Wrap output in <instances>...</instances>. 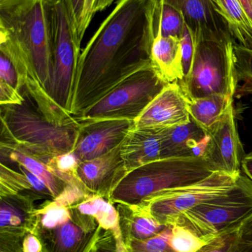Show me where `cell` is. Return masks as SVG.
<instances>
[{
	"mask_svg": "<svg viewBox=\"0 0 252 252\" xmlns=\"http://www.w3.org/2000/svg\"><path fill=\"white\" fill-rule=\"evenodd\" d=\"M153 3L118 0L81 52L70 113L78 118L120 83L151 64Z\"/></svg>",
	"mask_w": 252,
	"mask_h": 252,
	"instance_id": "1",
	"label": "cell"
},
{
	"mask_svg": "<svg viewBox=\"0 0 252 252\" xmlns=\"http://www.w3.org/2000/svg\"><path fill=\"white\" fill-rule=\"evenodd\" d=\"M54 3L55 0L0 1V52L29 62L49 94L53 73Z\"/></svg>",
	"mask_w": 252,
	"mask_h": 252,
	"instance_id": "2",
	"label": "cell"
},
{
	"mask_svg": "<svg viewBox=\"0 0 252 252\" xmlns=\"http://www.w3.org/2000/svg\"><path fill=\"white\" fill-rule=\"evenodd\" d=\"M22 104L1 106V143L47 164L53 157L73 151L81 123L59 126L38 111L25 90Z\"/></svg>",
	"mask_w": 252,
	"mask_h": 252,
	"instance_id": "3",
	"label": "cell"
},
{
	"mask_svg": "<svg viewBox=\"0 0 252 252\" xmlns=\"http://www.w3.org/2000/svg\"><path fill=\"white\" fill-rule=\"evenodd\" d=\"M214 172L204 157L160 158L126 173L111 191L108 201L139 204L164 191L200 182Z\"/></svg>",
	"mask_w": 252,
	"mask_h": 252,
	"instance_id": "4",
	"label": "cell"
},
{
	"mask_svg": "<svg viewBox=\"0 0 252 252\" xmlns=\"http://www.w3.org/2000/svg\"><path fill=\"white\" fill-rule=\"evenodd\" d=\"M83 198L60 195L36 210L34 232L43 252H92L102 233L93 216L81 213L75 203Z\"/></svg>",
	"mask_w": 252,
	"mask_h": 252,
	"instance_id": "5",
	"label": "cell"
},
{
	"mask_svg": "<svg viewBox=\"0 0 252 252\" xmlns=\"http://www.w3.org/2000/svg\"><path fill=\"white\" fill-rule=\"evenodd\" d=\"M232 38L195 40V51L189 75L179 82L189 99L213 94L234 97L238 90Z\"/></svg>",
	"mask_w": 252,
	"mask_h": 252,
	"instance_id": "6",
	"label": "cell"
},
{
	"mask_svg": "<svg viewBox=\"0 0 252 252\" xmlns=\"http://www.w3.org/2000/svg\"><path fill=\"white\" fill-rule=\"evenodd\" d=\"M252 217V182L241 175L226 193L183 212L173 224L184 226L207 242Z\"/></svg>",
	"mask_w": 252,
	"mask_h": 252,
	"instance_id": "7",
	"label": "cell"
},
{
	"mask_svg": "<svg viewBox=\"0 0 252 252\" xmlns=\"http://www.w3.org/2000/svg\"><path fill=\"white\" fill-rule=\"evenodd\" d=\"M167 84L151 63L126 78L75 118L79 121L102 119L135 121Z\"/></svg>",
	"mask_w": 252,
	"mask_h": 252,
	"instance_id": "8",
	"label": "cell"
},
{
	"mask_svg": "<svg viewBox=\"0 0 252 252\" xmlns=\"http://www.w3.org/2000/svg\"><path fill=\"white\" fill-rule=\"evenodd\" d=\"M81 41L62 0H55L53 9V73L50 94L70 112Z\"/></svg>",
	"mask_w": 252,
	"mask_h": 252,
	"instance_id": "9",
	"label": "cell"
},
{
	"mask_svg": "<svg viewBox=\"0 0 252 252\" xmlns=\"http://www.w3.org/2000/svg\"><path fill=\"white\" fill-rule=\"evenodd\" d=\"M240 176L216 171L200 182L164 191L139 204L144 206L161 224L173 225L183 212L230 190Z\"/></svg>",
	"mask_w": 252,
	"mask_h": 252,
	"instance_id": "10",
	"label": "cell"
},
{
	"mask_svg": "<svg viewBox=\"0 0 252 252\" xmlns=\"http://www.w3.org/2000/svg\"><path fill=\"white\" fill-rule=\"evenodd\" d=\"M234 109L233 103L207 134L209 142L204 158L216 171L240 176L244 150L237 129Z\"/></svg>",
	"mask_w": 252,
	"mask_h": 252,
	"instance_id": "11",
	"label": "cell"
},
{
	"mask_svg": "<svg viewBox=\"0 0 252 252\" xmlns=\"http://www.w3.org/2000/svg\"><path fill=\"white\" fill-rule=\"evenodd\" d=\"M189 98L179 82L168 84L134 121V127L161 130L190 121Z\"/></svg>",
	"mask_w": 252,
	"mask_h": 252,
	"instance_id": "12",
	"label": "cell"
},
{
	"mask_svg": "<svg viewBox=\"0 0 252 252\" xmlns=\"http://www.w3.org/2000/svg\"><path fill=\"white\" fill-rule=\"evenodd\" d=\"M79 122L81 126L73 151L81 161L100 157L119 146L134 126V121L127 119Z\"/></svg>",
	"mask_w": 252,
	"mask_h": 252,
	"instance_id": "13",
	"label": "cell"
},
{
	"mask_svg": "<svg viewBox=\"0 0 252 252\" xmlns=\"http://www.w3.org/2000/svg\"><path fill=\"white\" fill-rule=\"evenodd\" d=\"M166 2L182 13L194 39H226L233 37L213 0H167Z\"/></svg>",
	"mask_w": 252,
	"mask_h": 252,
	"instance_id": "14",
	"label": "cell"
},
{
	"mask_svg": "<svg viewBox=\"0 0 252 252\" xmlns=\"http://www.w3.org/2000/svg\"><path fill=\"white\" fill-rule=\"evenodd\" d=\"M78 173L90 194L108 200L114 187L124 176L121 145L100 157L81 161Z\"/></svg>",
	"mask_w": 252,
	"mask_h": 252,
	"instance_id": "15",
	"label": "cell"
},
{
	"mask_svg": "<svg viewBox=\"0 0 252 252\" xmlns=\"http://www.w3.org/2000/svg\"><path fill=\"white\" fill-rule=\"evenodd\" d=\"M159 133L161 158L204 157L209 136L192 120L183 125L163 129Z\"/></svg>",
	"mask_w": 252,
	"mask_h": 252,
	"instance_id": "16",
	"label": "cell"
},
{
	"mask_svg": "<svg viewBox=\"0 0 252 252\" xmlns=\"http://www.w3.org/2000/svg\"><path fill=\"white\" fill-rule=\"evenodd\" d=\"M160 130L133 126L121 144L124 175L143 164L161 158Z\"/></svg>",
	"mask_w": 252,
	"mask_h": 252,
	"instance_id": "17",
	"label": "cell"
},
{
	"mask_svg": "<svg viewBox=\"0 0 252 252\" xmlns=\"http://www.w3.org/2000/svg\"><path fill=\"white\" fill-rule=\"evenodd\" d=\"M151 63L167 84L184 78L180 38L157 35L150 49Z\"/></svg>",
	"mask_w": 252,
	"mask_h": 252,
	"instance_id": "18",
	"label": "cell"
},
{
	"mask_svg": "<svg viewBox=\"0 0 252 252\" xmlns=\"http://www.w3.org/2000/svg\"><path fill=\"white\" fill-rule=\"evenodd\" d=\"M125 244L155 237L167 226L161 224L142 204H115Z\"/></svg>",
	"mask_w": 252,
	"mask_h": 252,
	"instance_id": "19",
	"label": "cell"
},
{
	"mask_svg": "<svg viewBox=\"0 0 252 252\" xmlns=\"http://www.w3.org/2000/svg\"><path fill=\"white\" fill-rule=\"evenodd\" d=\"M34 202L22 195L0 197V233L25 236L34 232L36 219Z\"/></svg>",
	"mask_w": 252,
	"mask_h": 252,
	"instance_id": "20",
	"label": "cell"
},
{
	"mask_svg": "<svg viewBox=\"0 0 252 252\" xmlns=\"http://www.w3.org/2000/svg\"><path fill=\"white\" fill-rule=\"evenodd\" d=\"M233 103V97L222 94L189 99L191 120L208 134Z\"/></svg>",
	"mask_w": 252,
	"mask_h": 252,
	"instance_id": "21",
	"label": "cell"
},
{
	"mask_svg": "<svg viewBox=\"0 0 252 252\" xmlns=\"http://www.w3.org/2000/svg\"><path fill=\"white\" fill-rule=\"evenodd\" d=\"M217 13L227 24L237 42L252 50V25L238 0H213Z\"/></svg>",
	"mask_w": 252,
	"mask_h": 252,
	"instance_id": "22",
	"label": "cell"
},
{
	"mask_svg": "<svg viewBox=\"0 0 252 252\" xmlns=\"http://www.w3.org/2000/svg\"><path fill=\"white\" fill-rule=\"evenodd\" d=\"M0 149L1 158H7L18 166H22L44 182L51 192L53 199L59 196L68 185L52 174L44 163L35 158L4 144L0 143Z\"/></svg>",
	"mask_w": 252,
	"mask_h": 252,
	"instance_id": "23",
	"label": "cell"
},
{
	"mask_svg": "<svg viewBox=\"0 0 252 252\" xmlns=\"http://www.w3.org/2000/svg\"><path fill=\"white\" fill-rule=\"evenodd\" d=\"M75 206L81 213L95 218L102 229L112 231L117 236L122 237L116 207L105 197L99 195H87L75 203Z\"/></svg>",
	"mask_w": 252,
	"mask_h": 252,
	"instance_id": "24",
	"label": "cell"
},
{
	"mask_svg": "<svg viewBox=\"0 0 252 252\" xmlns=\"http://www.w3.org/2000/svg\"><path fill=\"white\" fill-rule=\"evenodd\" d=\"M152 24L155 37L161 35L164 37L180 38L185 26L182 13L166 1L153 3Z\"/></svg>",
	"mask_w": 252,
	"mask_h": 252,
	"instance_id": "25",
	"label": "cell"
},
{
	"mask_svg": "<svg viewBox=\"0 0 252 252\" xmlns=\"http://www.w3.org/2000/svg\"><path fill=\"white\" fill-rule=\"evenodd\" d=\"M81 161L74 151L53 157L47 164L49 171L68 185H73L88 195H93L86 189L78 176V170Z\"/></svg>",
	"mask_w": 252,
	"mask_h": 252,
	"instance_id": "26",
	"label": "cell"
},
{
	"mask_svg": "<svg viewBox=\"0 0 252 252\" xmlns=\"http://www.w3.org/2000/svg\"><path fill=\"white\" fill-rule=\"evenodd\" d=\"M22 195L34 201L38 198L34 193L26 176L10 168L4 163L1 162L0 167V197Z\"/></svg>",
	"mask_w": 252,
	"mask_h": 252,
	"instance_id": "27",
	"label": "cell"
},
{
	"mask_svg": "<svg viewBox=\"0 0 252 252\" xmlns=\"http://www.w3.org/2000/svg\"><path fill=\"white\" fill-rule=\"evenodd\" d=\"M172 232L173 225H169L155 237L127 243V250L128 252H177L172 244Z\"/></svg>",
	"mask_w": 252,
	"mask_h": 252,
	"instance_id": "28",
	"label": "cell"
},
{
	"mask_svg": "<svg viewBox=\"0 0 252 252\" xmlns=\"http://www.w3.org/2000/svg\"><path fill=\"white\" fill-rule=\"evenodd\" d=\"M171 241L177 252H197L209 243L179 224L173 225Z\"/></svg>",
	"mask_w": 252,
	"mask_h": 252,
	"instance_id": "29",
	"label": "cell"
},
{
	"mask_svg": "<svg viewBox=\"0 0 252 252\" xmlns=\"http://www.w3.org/2000/svg\"><path fill=\"white\" fill-rule=\"evenodd\" d=\"M242 225L223 232L215 239L210 241L208 244L204 245L197 252H235L237 241L239 236L240 229Z\"/></svg>",
	"mask_w": 252,
	"mask_h": 252,
	"instance_id": "30",
	"label": "cell"
},
{
	"mask_svg": "<svg viewBox=\"0 0 252 252\" xmlns=\"http://www.w3.org/2000/svg\"><path fill=\"white\" fill-rule=\"evenodd\" d=\"M235 67L238 81L252 82V50L234 42Z\"/></svg>",
	"mask_w": 252,
	"mask_h": 252,
	"instance_id": "31",
	"label": "cell"
},
{
	"mask_svg": "<svg viewBox=\"0 0 252 252\" xmlns=\"http://www.w3.org/2000/svg\"><path fill=\"white\" fill-rule=\"evenodd\" d=\"M92 252H128L122 237L111 230H102Z\"/></svg>",
	"mask_w": 252,
	"mask_h": 252,
	"instance_id": "32",
	"label": "cell"
},
{
	"mask_svg": "<svg viewBox=\"0 0 252 252\" xmlns=\"http://www.w3.org/2000/svg\"><path fill=\"white\" fill-rule=\"evenodd\" d=\"M181 42L182 59H183V72L184 78L189 75L193 62L195 51V42L192 32L186 24L183 28V33L180 37Z\"/></svg>",
	"mask_w": 252,
	"mask_h": 252,
	"instance_id": "33",
	"label": "cell"
},
{
	"mask_svg": "<svg viewBox=\"0 0 252 252\" xmlns=\"http://www.w3.org/2000/svg\"><path fill=\"white\" fill-rule=\"evenodd\" d=\"M25 100L23 94L17 89L0 80V104H22Z\"/></svg>",
	"mask_w": 252,
	"mask_h": 252,
	"instance_id": "34",
	"label": "cell"
},
{
	"mask_svg": "<svg viewBox=\"0 0 252 252\" xmlns=\"http://www.w3.org/2000/svg\"><path fill=\"white\" fill-rule=\"evenodd\" d=\"M234 252H252V217L241 226Z\"/></svg>",
	"mask_w": 252,
	"mask_h": 252,
	"instance_id": "35",
	"label": "cell"
},
{
	"mask_svg": "<svg viewBox=\"0 0 252 252\" xmlns=\"http://www.w3.org/2000/svg\"><path fill=\"white\" fill-rule=\"evenodd\" d=\"M0 80L18 90V78L16 69L11 62L1 53H0Z\"/></svg>",
	"mask_w": 252,
	"mask_h": 252,
	"instance_id": "36",
	"label": "cell"
},
{
	"mask_svg": "<svg viewBox=\"0 0 252 252\" xmlns=\"http://www.w3.org/2000/svg\"><path fill=\"white\" fill-rule=\"evenodd\" d=\"M62 1L65 3L68 14L75 26L77 35L79 39L78 32H79L80 26H81V18H82L85 0H62Z\"/></svg>",
	"mask_w": 252,
	"mask_h": 252,
	"instance_id": "37",
	"label": "cell"
},
{
	"mask_svg": "<svg viewBox=\"0 0 252 252\" xmlns=\"http://www.w3.org/2000/svg\"><path fill=\"white\" fill-rule=\"evenodd\" d=\"M24 237L15 234L0 233V252H24Z\"/></svg>",
	"mask_w": 252,
	"mask_h": 252,
	"instance_id": "38",
	"label": "cell"
},
{
	"mask_svg": "<svg viewBox=\"0 0 252 252\" xmlns=\"http://www.w3.org/2000/svg\"><path fill=\"white\" fill-rule=\"evenodd\" d=\"M96 2H97V0H85L82 18H81V26H80L79 32H78V37L81 41L84 38L86 31L90 25L93 16L96 14L95 9H96Z\"/></svg>",
	"mask_w": 252,
	"mask_h": 252,
	"instance_id": "39",
	"label": "cell"
},
{
	"mask_svg": "<svg viewBox=\"0 0 252 252\" xmlns=\"http://www.w3.org/2000/svg\"><path fill=\"white\" fill-rule=\"evenodd\" d=\"M22 249L24 252H43L39 239L33 232H28L24 237Z\"/></svg>",
	"mask_w": 252,
	"mask_h": 252,
	"instance_id": "40",
	"label": "cell"
},
{
	"mask_svg": "<svg viewBox=\"0 0 252 252\" xmlns=\"http://www.w3.org/2000/svg\"><path fill=\"white\" fill-rule=\"evenodd\" d=\"M241 169L252 182V154L244 156L241 161Z\"/></svg>",
	"mask_w": 252,
	"mask_h": 252,
	"instance_id": "41",
	"label": "cell"
},
{
	"mask_svg": "<svg viewBox=\"0 0 252 252\" xmlns=\"http://www.w3.org/2000/svg\"><path fill=\"white\" fill-rule=\"evenodd\" d=\"M238 1L241 3V5L244 7V10H245L246 13L248 16L252 25V0H238Z\"/></svg>",
	"mask_w": 252,
	"mask_h": 252,
	"instance_id": "42",
	"label": "cell"
},
{
	"mask_svg": "<svg viewBox=\"0 0 252 252\" xmlns=\"http://www.w3.org/2000/svg\"><path fill=\"white\" fill-rule=\"evenodd\" d=\"M114 1L115 0H97L96 9H95L96 13H98V12L102 11V10L106 9L107 7H109Z\"/></svg>",
	"mask_w": 252,
	"mask_h": 252,
	"instance_id": "43",
	"label": "cell"
},
{
	"mask_svg": "<svg viewBox=\"0 0 252 252\" xmlns=\"http://www.w3.org/2000/svg\"><path fill=\"white\" fill-rule=\"evenodd\" d=\"M149 1H152L154 4H156V3H159L161 1H166L167 0H149Z\"/></svg>",
	"mask_w": 252,
	"mask_h": 252,
	"instance_id": "44",
	"label": "cell"
},
{
	"mask_svg": "<svg viewBox=\"0 0 252 252\" xmlns=\"http://www.w3.org/2000/svg\"><path fill=\"white\" fill-rule=\"evenodd\" d=\"M0 1H1V0H0Z\"/></svg>",
	"mask_w": 252,
	"mask_h": 252,
	"instance_id": "45",
	"label": "cell"
}]
</instances>
